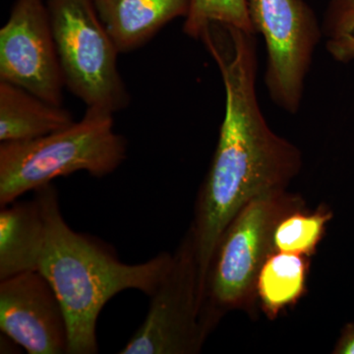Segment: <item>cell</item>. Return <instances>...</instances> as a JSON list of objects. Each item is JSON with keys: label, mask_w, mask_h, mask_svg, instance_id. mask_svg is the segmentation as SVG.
Returning <instances> with one entry per match:
<instances>
[{"label": "cell", "mask_w": 354, "mask_h": 354, "mask_svg": "<svg viewBox=\"0 0 354 354\" xmlns=\"http://www.w3.org/2000/svg\"><path fill=\"white\" fill-rule=\"evenodd\" d=\"M334 353L354 354V324H349L342 330V334L337 342Z\"/></svg>", "instance_id": "obj_18"}, {"label": "cell", "mask_w": 354, "mask_h": 354, "mask_svg": "<svg viewBox=\"0 0 354 354\" xmlns=\"http://www.w3.org/2000/svg\"><path fill=\"white\" fill-rule=\"evenodd\" d=\"M74 121L64 106L0 81V142L30 141L64 129Z\"/></svg>", "instance_id": "obj_12"}, {"label": "cell", "mask_w": 354, "mask_h": 354, "mask_svg": "<svg viewBox=\"0 0 354 354\" xmlns=\"http://www.w3.org/2000/svg\"><path fill=\"white\" fill-rule=\"evenodd\" d=\"M326 50L333 59L341 64H351L354 62V32L327 39Z\"/></svg>", "instance_id": "obj_17"}, {"label": "cell", "mask_w": 354, "mask_h": 354, "mask_svg": "<svg viewBox=\"0 0 354 354\" xmlns=\"http://www.w3.org/2000/svg\"><path fill=\"white\" fill-rule=\"evenodd\" d=\"M330 218L328 212L295 214L279 218L272 230L270 254L309 255L320 241Z\"/></svg>", "instance_id": "obj_15"}, {"label": "cell", "mask_w": 354, "mask_h": 354, "mask_svg": "<svg viewBox=\"0 0 354 354\" xmlns=\"http://www.w3.org/2000/svg\"><path fill=\"white\" fill-rule=\"evenodd\" d=\"M127 157V142L114 130L113 113L87 108L80 120L64 129L30 141L1 142L0 205L74 172L102 178Z\"/></svg>", "instance_id": "obj_3"}, {"label": "cell", "mask_w": 354, "mask_h": 354, "mask_svg": "<svg viewBox=\"0 0 354 354\" xmlns=\"http://www.w3.org/2000/svg\"><path fill=\"white\" fill-rule=\"evenodd\" d=\"M211 304L203 299L190 234L172 256L143 324L121 354H187L201 349L208 333Z\"/></svg>", "instance_id": "obj_5"}, {"label": "cell", "mask_w": 354, "mask_h": 354, "mask_svg": "<svg viewBox=\"0 0 354 354\" xmlns=\"http://www.w3.org/2000/svg\"><path fill=\"white\" fill-rule=\"evenodd\" d=\"M256 34L264 38L267 65L264 82L276 106L297 114L322 26L305 0H247Z\"/></svg>", "instance_id": "obj_6"}, {"label": "cell", "mask_w": 354, "mask_h": 354, "mask_svg": "<svg viewBox=\"0 0 354 354\" xmlns=\"http://www.w3.org/2000/svg\"><path fill=\"white\" fill-rule=\"evenodd\" d=\"M201 41L220 69L225 92L218 144L189 232L200 292L206 297L212 261L228 225L254 198L283 191L299 171L301 156L272 131L261 109L255 34L214 24Z\"/></svg>", "instance_id": "obj_1"}, {"label": "cell", "mask_w": 354, "mask_h": 354, "mask_svg": "<svg viewBox=\"0 0 354 354\" xmlns=\"http://www.w3.org/2000/svg\"><path fill=\"white\" fill-rule=\"evenodd\" d=\"M65 87L87 108L116 113L130 104L120 53L93 0H46Z\"/></svg>", "instance_id": "obj_4"}, {"label": "cell", "mask_w": 354, "mask_h": 354, "mask_svg": "<svg viewBox=\"0 0 354 354\" xmlns=\"http://www.w3.org/2000/svg\"><path fill=\"white\" fill-rule=\"evenodd\" d=\"M120 53L145 46L162 28L187 16L190 0H93Z\"/></svg>", "instance_id": "obj_10"}, {"label": "cell", "mask_w": 354, "mask_h": 354, "mask_svg": "<svg viewBox=\"0 0 354 354\" xmlns=\"http://www.w3.org/2000/svg\"><path fill=\"white\" fill-rule=\"evenodd\" d=\"M213 24L256 35L247 0H190L189 10L184 21V34L201 39Z\"/></svg>", "instance_id": "obj_14"}, {"label": "cell", "mask_w": 354, "mask_h": 354, "mask_svg": "<svg viewBox=\"0 0 354 354\" xmlns=\"http://www.w3.org/2000/svg\"><path fill=\"white\" fill-rule=\"evenodd\" d=\"M35 197L46 225L38 271L64 307L68 326L67 353H97V322L104 305L127 290L152 297L171 267L172 255L162 252L141 264L121 262L106 245L67 225L53 184L35 191Z\"/></svg>", "instance_id": "obj_2"}, {"label": "cell", "mask_w": 354, "mask_h": 354, "mask_svg": "<svg viewBox=\"0 0 354 354\" xmlns=\"http://www.w3.org/2000/svg\"><path fill=\"white\" fill-rule=\"evenodd\" d=\"M306 268L301 255L271 253L261 268L258 293L268 313L276 315L297 301L305 288Z\"/></svg>", "instance_id": "obj_13"}, {"label": "cell", "mask_w": 354, "mask_h": 354, "mask_svg": "<svg viewBox=\"0 0 354 354\" xmlns=\"http://www.w3.org/2000/svg\"><path fill=\"white\" fill-rule=\"evenodd\" d=\"M322 30L327 39L354 32V0H330L324 15Z\"/></svg>", "instance_id": "obj_16"}, {"label": "cell", "mask_w": 354, "mask_h": 354, "mask_svg": "<svg viewBox=\"0 0 354 354\" xmlns=\"http://www.w3.org/2000/svg\"><path fill=\"white\" fill-rule=\"evenodd\" d=\"M0 81L62 106L64 79L44 0H15L0 30Z\"/></svg>", "instance_id": "obj_8"}, {"label": "cell", "mask_w": 354, "mask_h": 354, "mask_svg": "<svg viewBox=\"0 0 354 354\" xmlns=\"http://www.w3.org/2000/svg\"><path fill=\"white\" fill-rule=\"evenodd\" d=\"M46 225L41 205L14 201L0 211V281L23 272L38 271Z\"/></svg>", "instance_id": "obj_11"}, {"label": "cell", "mask_w": 354, "mask_h": 354, "mask_svg": "<svg viewBox=\"0 0 354 354\" xmlns=\"http://www.w3.org/2000/svg\"><path fill=\"white\" fill-rule=\"evenodd\" d=\"M0 329L30 354L68 351L64 307L39 271L0 281Z\"/></svg>", "instance_id": "obj_9"}, {"label": "cell", "mask_w": 354, "mask_h": 354, "mask_svg": "<svg viewBox=\"0 0 354 354\" xmlns=\"http://www.w3.org/2000/svg\"><path fill=\"white\" fill-rule=\"evenodd\" d=\"M283 191L254 198L228 225L209 268L207 295L215 309L239 306L257 285L281 216Z\"/></svg>", "instance_id": "obj_7"}]
</instances>
